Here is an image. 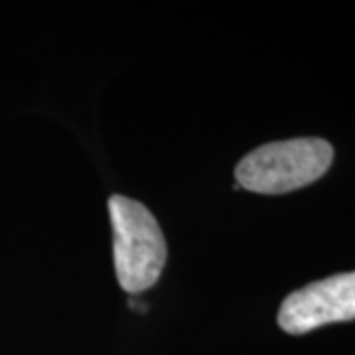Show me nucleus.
I'll list each match as a JSON object with an SVG mask.
<instances>
[{
  "instance_id": "f257e3e1",
  "label": "nucleus",
  "mask_w": 355,
  "mask_h": 355,
  "mask_svg": "<svg viewBox=\"0 0 355 355\" xmlns=\"http://www.w3.org/2000/svg\"><path fill=\"white\" fill-rule=\"evenodd\" d=\"M116 280L130 294L153 288L166 265V239L146 205L125 196L109 198Z\"/></svg>"
},
{
  "instance_id": "f03ea898",
  "label": "nucleus",
  "mask_w": 355,
  "mask_h": 355,
  "mask_svg": "<svg viewBox=\"0 0 355 355\" xmlns=\"http://www.w3.org/2000/svg\"><path fill=\"white\" fill-rule=\"evenodd\" d=\"M334 148L324 139H292L254 148L235 168L237 186L279 196L314 184L328 172Z\"/></svg>"
},
{
  "instance_id": "7ed1b4c3",
  "label": "nucleus",
  "mask_w": 355,
  "mask_h": 355,
  "mask_svg": "<svg viewBox=\"0 0 355 355\" xmlns=\"http://www.w3.org/2000/svg\"><path fill=\"white\" fill-rule=\"evenodd\" d=\"M349 320H355V272L334 275L294 291L279 310V326L294 336Z\"/></svg>"
}]
</instances>
